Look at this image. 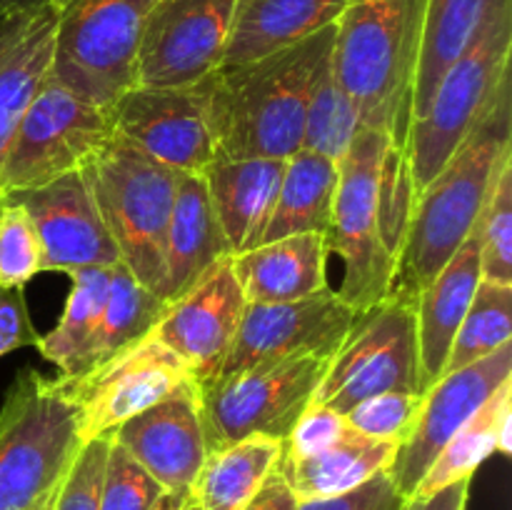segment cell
I'll use <instances>...</instances> for the list:
<instances>
[{"mask_svg":"<svg viewBox=\"0 0 512 510\" xmlns=\"http://www.w3.org/2000/svg\"><path fill=\"white\" fill-rule=\"evenodd\" d=\"M512 155V78L418 195L398 263V288L418 293L473 233L495 178Z\"/></svg>","mask_w":512,"mask_h":510,"instance_id":"7a4b0ae2","label":"cell"},{"mask_svg":"<svg viewBox=\"0 0 512 510\" xmlns=\"http://www.w3.org/2000/svg\"><path fill=\"white\" fill-rule=\"evenodd\" d=\"M483 280L512 285V155L503 163L475 223Z\"/></svg>","mask_w":512,"mask_h":510,"instance_id":"d590c367","label":"cell"},{"mask_svg":"<svg viewBox=\"0 0 512 510\" xmlns=\"http://www.w3.org/2000/svg\"><path fill=\"white\" fill-rule=\"evenodd\" d=\"M355 318L358 313L333 288L290 303H248L215 378L303 355L330 358L353 328Z\"/></svg>","mask_w":512,"mask_h":510,"instance_id":"5bb4252c","label":"cell"},{"mask_svg":"<svg viewBox=\"0 0 512 510\" xmlns=\"http://www.w3.org/2000/svg\"><path fill=\"white\" fill-rule=\"evenodd\" d=\"M283 168L285 160L278 158H233L215 153L213 163L203 170L230 255L248 253L263 243L278 200Z\"/></svg>","mask_w":512,"mask_h":510,"instance_id":"ffe728a7","label":"cell"},{"mask_svg":"<svg viewBox=\"0 0 512 510\" xmlns=\"http://www.w3.org/2000/svg\"><path fill=\"white\" fill-rule=\"evenodd\" d=\"M360 130L363 123H360L358 105L335 78L333 58H330L310 93L303 125V150L340 163Z\"/></svg>","mask_w":512,"mask_h":510,"instance_id":"d6a6232c","label":"cell"},{"mask_svg":"<svg viewBox=\"0 0 512 510\" xmlns=\"http://www.w3.org/2000/svg\"><path fill=\"white\" fill-rule=\"evenodd\" d=\"M283 440L245 438L213 450L193 483L200 510H245L278 470Z\"/></svg>","mask_w":512,"mask_h":510,"instance_id":"4dcf8cb0","label":"cell"},{"mask_svg":"<svg viewBox=\"0 0 512 510\" xmlns=\"http://www.w3.org/2000/svg\"><path fill=\"white\" fill-rule=\"evenodd\" d=\"M512 423V380L500 385L468 420L463 428L445 443L438 458L423 475L410 498H423L458 480H473L475 470L493 453L510 455Z\"/></svg>","mask_w":512,"mask_h":510,"instance_id":"83f0119b","label":"cell"},{"mask_svg":"<svg viewBox=\"0 0 512 510\" xmlns=\"http://www.w3.org/2000/svg\"><path fill=\"white\" fill-rule=\"evenodd\" d=\"M508 380H512V340L478 363L440 375L425 390L418 420L388 470L405 498L410 500L433 460L465 420Z\"/></svg>","mask_w":512,"mask_h":510,"instance_id":"e0dca14e","label":"cell"},{"mask_svg":"<svg viewBox=\"0 0 512 510\" xmlns=\"http://www.w3.org/2000/svg\"><path fill=\"white\" fill-rule=\"evenodd\" d=\"M380 393L425 395L418 345V293L398 288L358 313L330 358L313 403L348 413Z\"/></svg>","mask_w":512,"mask_h":510,"instance_id":"ba28073f","label":"cell"},{"mask_svg":"<svg viewBox=\"0 0 512 510\" xmlns=\"http://www.w3.org/2000/svg\"><path fill=\"white\" fill-rule=\"evenodd\" d=\"M490 5L493 0H425L410 93V123L428 108L443 73L468 48Z\"/></svg>","mask_w":512,"mask_h":510,"instance_id":"4316f807","label":"cell"},{"mask_svg":"<svg viewBox=\"0 0 512 510\" xmlns=\"http://www.w3.org/2000/svg\"><path fill=\"white\" fill-rule=\"evenodd\" d=\"M110 443H113V435L85 440L60 485L53 510H100V488H103Z\"/></svg>","mask_w":512,"mask_h":510,"instance_id":"ab89813d","label":"cell"},{"mask_svg":"<svg viewBox=\"0 0 512 510\" xmlns=\"http://www.w3.org/2000/svg\"><path fill=\"white\" fill-rule=\"evenodd\" d=\"M223 258H230V248L203 173H180L178 195L165 230L163 278L155 295L170 303Z\"/></svg>","mask_w":512,"mask_h":510,"instance_id":"44dd1931","label":"cell"},{"mask_svg":"<svg viewBox=\"0 0 512 510\" xmlns=\"http://www.w3.org/2000/svg\"><path fill=\"white\" fill-rule=\"evenodd\" d=\"M180 510H200L198 500H195V495H193V490H190V495H188V498H185V503L180 505Z\"/></svg>","mask_w":512,"mask_h":510,"instance_id":"c3c4849f","label":"cell"},{"mask_svg":"<svg viewBox=\"0 0 512 510\" xmlns=\"http://www.w3.org/2000/svg\"><path fill=\"white\" fill-rule=\"evenodd\" d=\"M165 305L168 303L160 300L148 285L140 283L123 263H115L110 268V288L105 295L103 315H100L98 333H95L85 373H90L105 360L115 358L125 348L153 333Z\"/></svg>","mask_w":512,"mask_h":510,"instance_id":"1f68e13d","label":"cell"},{"mask_svg":"<svg viewBox=\"0 0 512 510\" xmlns=\"http://www.w3.org/2000/svg\"><path fill=\"white\" fill-rule=\"evenodd\" d=\"M390 138L363 128L338 163L333 220L325 235L328 253L343 260V280L335 293L355 310L388 298L398 278V260L388 253L378 228V173Z\"/></svg>","mask_w":512,"mask_h":510,"instance_id":"9c48e42d","label":"cell"},{"mask_svg":"<svg viewBox=\"0 0 512 510\" xmlns=\"http://www.w3.org/2000/svg\"><path fill=\"white\" fill-rule=\"evenodd\" d=\"M345 5L348 0H240L220 68L250 63L335 25Z\"/></svg>","mask_w":512,"mask_h":510,"instance_id":"d4e9b609","label":"cell"},{"mask_svg":"<svg viewBox=\"0 0 512 510\" xmlns=\"http://www.w3.org/2000/svg\"><path fill=\"white\" fill-rule=\"evenodd\" d=\"M113 130L145 155L178 173H203L218 145L210 128L203 85H133L110 105Z\"/></svg>","mask_w":512,"mask_h":510,"instance_id":"9a60e30c","label":"cell"},{"mask_svg":"<svg viewBox=\"0 0 512 510\" xmlns=\"http://www.w3.org/2000/svg\"><path fill=\"white\" fill-rule=\"evenodd\" d=\"M190 495V490H165L155 505L150 510H180V505L185 503V498Z\"/></svg>","mask_w":512,"mask_h":510,"instance_id":"bcb514c9","label":"cell"},{"mask_svg":"<svg viewBox=\"0 0 512 510\" xmlns=\"http://www.w3.org/2000/svg\"><path fill=\"white\" fill-rule=\"evenodd\" d=\"M55 15L50 75L108 108L138 85V50L155 0H48Z\"/></svg>","mask_w":512,"mask_h":510,"instance_id":"52a82bcc","label":"cell"},{"mask_svg":"<svg viewBox=\"0 0 512 510\" xmlns=\"http://www.w3.org/2000/svg\"><path fill=\"white\" fill-rule=\"evenodd\" d=\"M80 170L118 248L120 263L155 293L163 278L165 230L180 173L145 155L118 133Z\"/></svg>","mask_w":512,"mask_h":510,"instance_id":"8992f818","label":"cell"},{"mask_svg":"<svg viewBox=\"0 0 512 510\" xmlns=\"http://www.w3.org/2000/svg\"><path fill=\"white\" fill-rule=\"evenodd\" d=\"M418 190L405 148L390 143L378 173V228L385 248L400 263L410 220H413Z\"/></svg>","mask_w":512,"mask_h":510,"instance_id":"e575fe53","label":"cell"},{"mask_svg":"<svg viewBox=\"0 0 512 510\" xmlns=\"http://www.w3.org/2000/svg\"><path fill=\"white\" fill-rule=\"evenodd\" d=\"M338 163L300 148L285 160L273 218L263 243L298 233L328 235L333 220Z\"/></svg>","mask_w":512,"mask_h":510,"instance_id":"f1b7e54d","label":"cell"},{"mask_svg":"<svg viewBox=\"0 0 512 510\" xmlns=\"http://www.w3.org/2000/svg\"><path fill=\"white\" fill-rule=\"evenodd\" d=\"M248 305L230 258L218 260L183 295L165 305L155 323V338L188 363L195 383L205 385L220 373Z\"/></svg>","mask_w":512,"mask_h":510,"instance_id":"ac0fdd59","label":"cell"},{"mask_svg":"<svg viewBox=\"0 0 512 510\" xmlns=\"http://www.w3.org/2000/svg\"><path fill=\"white\" fill-rule=\"evenodd\" d=\"M60 383L78 403L80 433L83 440H90L113 435L125 420L153 408L183 385L195 383V378L188 363L150 333L83 378Z\"/></svg>","mask_w":512,"mask_h":510,"instance_id":"4fadbf2b","label":"cell"},{"mask_svg":"<svg viewBox=\"0 0 512 510\" xmlns=\"http://www.w3.org/2000/svg\"><path fill=\"white\" fill-rule=\"evenodd\" d=\"M48 0H0V15L5 13H23V10H33L45 5Z\"/></svg>","mask_w":512,"mask_h":510,"instance_id":"7dc6e473","label":"cell"},{"mask_svg":"<svg viewBox=\"0 0 512 510\" xmlns=\"http://www.w3.org/2000/svg\"><path fill=\"white\" fill-rule=\"evenodd\" d=\"M163 493V485L113 440L105 460L100 510H150Z\"/></svg>","mask_w":512,"mask_h":510,"instance_id":"74e56055","label":"cell"},{"mask_svg":"<svg viewBox=\"0 0 512 510\" xmlns=\"http://www.w3.org/2000/svg\"><path fill=\"white\" fill-rule=\"evenodd\" d=\"M40 333L30 320L25 290L0 285V358L20 348H38Z\"/></svg>","mask_w":512,"mask_h":510,"instance_id":"7bdbcfd3","label":"cell"},{"mask_svg":"<svg viewBox=\"0 0 512 510\" xmlns=\"http://www.w3.org/2000/svg\"><path fill=\"white\" fill-rule=\"evenodd\" d=\"M333 43L335 25H328L298 43L200 80L218 153L278 160L298 153L310 93L333 58Z\"/></svg>","mask_w":512,"mask_h":510,"instance_id":"6da1fadb","label":"cell"},{"mask_svg":"<svg viewBox=\"0 0 512 510\" xmlns=\"http://www.w3.org/2000/svg\"><path fill=\"white\" fill-rule=\"evenodd\" d=\"M400 445L348 428L343 438L305 458H280V475L298 500L333 498L390 470Z\"/></svg>","mask_w":512,"mask_h":510,"instance_id":"484cf974","label":"cell"},{"mask_svg":"<svg viewBox=\"0 0 512 510\" xmlns=\"http://www.w3.org/2000/svg\"><path fill=\"white\" fill-rule=\"evenodd\" d=\"M480 280V238L473 228L440 273L418 290V345L425 390L445 373L453 340Z\"/></svg>","mask_w":512,"mask_h":510,"instance_id":"cb8c5ba5","label":"cell"},{"mask_svg":"<svg viewBox=\"0 0 512 510\" xmlns=\"http://www.w3.org/2000/svg\"><path fill=\"white\" fill-rule=\"evenodd\" d=\"M328 258L325 235L298 233L230 255V263L248 303H290L330 288Z\"/></svg>","mask_w":512,"mask_h":510,"instance_id":"603a6c76","label":"cell"},{"mask_svg":"<svg viewBox=\"0 0 512 510\" xmlns=\"http://www.w3.org/2000/svg\"><path fill=\"white\" fill-rule=\"evenodd\" d=\"M408 498L398 490L393 475L388 470L373 475L358 488L333 498L298 500L295 510H405Z\"/></svg>","mask_w":512,"mask_h":510,"instance_id":"b9f144b4","label":"cell"},{"mask_svg":"<svg viewBox=\"0 0 512 510\" xmlns=\"http://www.w3.org/2000/svg\"><path fill=\"white\" fill-rule=\"evenodd\" d=\"M113 133L108 108L90 103L48 73L15 130L0 180V198L80 170Z\"/></svg>","mask_w":512,"mask_h":510,"instance_id":"8fae6325","label":"cell"},{"mask_svg":"<svg viewBox=\"0 0 512 510\" xmlns=\"http://www.w3.org/2000/svg\"><path fill=\"white\" fill-rule=\"evenodd\" d=\"M330 358L303 355L263 363L198 385L210 453L245 438L285 443L293 425L313 403Z\"/></svg>","mask_w":512,"mask_h":510,"instance_id":"30bf717a","label":"cell"},{"mask_svg":"<svg viewBox=\"0 0 512 510\" xmlns=\"http://www.w3.org/2000/svg\"><path fill=\"white\" fill-rule=\"evenodd\" d=\"M113 440L165 490H193L210 455L198 383L183 385L153 408L125 420L115 428Z\"/></svg>","mask_w":512,"mask_h":510,"instance_id":"d6986e66","label":"cell"},{"mask_svg":"<svg viewBox=\"0 0 512 510\" xmlns=\"http://www.w3.org/2000/svg\"><path fill=\"white\" fill-rule=\"evenodd\" d=\"M33 220L40 243V273H73L120 263L83 170H73L38 188L5 193Z\"/></svg>","mask_w":512,"mask_h":510,"instance_id":"2e32d148","label":"cell"},{"mask_svg":"<svg viewBox=\"0 0 512 510\" xmlns=\"http://www.w3.org/2000/svg\"><path fill=\"white\" fill-rule=\"evenodd\" d=\"M470 483L473 480H458V483L445 485L423 498H410L405 510H465L470 498Z\"/></svg>","mask_w":512,"mask_h":510,"instance_id":"ee69618b","label":"cell"},{"mask_svg":"<svg viewBox=\"0 0 512 510\" xmlns=\"http://www.w3.org/2000/svg\"><path fill=\"white\" fill-rule=\"evenodd\" d=\"M298 508V498L293 495V490L288 488L285 478L280 475V470H275L265 485L260 488V493L250 500V505L245 510H295Z\"/></svg>","mask_w":512,"mask_h":510,"instance_id":"f6af8a7d","label":"cell"},{"mask_svg":"<svg viewBox=\"0 0 512 510\" xmlns=\"http://www.w3.org/2000/svg\"><path fill=\"white\" fill-rule=\"evenodd\" d=\"M240 0H155L138 50V85L190 88L223 63Z\"/></svg>","mask_w":512,"mask_h":510,"instance_id":"7c38bea8","label":"cell"},{"mask_svg":"<svg viewBox=\"0 0 512 510\" xmlns=\"http://www.w3.org/2000/svg\"><path fill=\"white\" fill-rule=\"evenodd\" d=\"M40 275V243L33 220L13 198H0V285H18Z\"/></svg>","mask_w":512,"mask_h":510,"instance_id":"8d00e7d4","label":"cell"},{"mask_svg":"<svg viewBox=\"0 0 512 510\" xmlns=\"http://www.w3.org/2000/svg\"><path fill=\"white\" fill-rule=\"evenodd\" d=\"M512 340V285L480 280L450 348L445 373L488 358ZM443 373V375H445Z\"/></svg>","mask_w":512,"mask_h":510,"instance_id":"836d02e7","label":"cell"},{"mask_svg":"<svg viewBox=\"0 0 512 510\" xmlns=\"http://www.w3.org/2000/svg\"><path fill=\"white\" fill-rule=\"evenodd\" d=\"M83 443L80 408L58 375L20 370L0 405V510H53Z\"/></svg>","mask_w":512,"mask_h":510,"instance_id":"277c9868","label":"cell"},{"mask_svg":"<svg viewBox=\"0 0 512 510\" xmlns=\"http://www.w3.org/2000/svg\"><path fill=\"white\" fill-rule=\"evenodd\" d=\"M348 428V420L340 410L310 403L298 418V423L293 425L288 438H285L283 458H305V455L320 453L338 438H343Z\"/></svg>","mask_w":512,"mask_h":510,"instance_id":"60d3db41","label":"cell"},{"mask_svg":"<svg viewBox=\"0 0 512 510\" xmlns=\"http://www.w3.org/2000/svg\"><path fill=\"white\" fill-rule=\"evenodd\" d=\"M110 268H80L68 273L70 293L65 298L58 325L40 335V358L58 368L60 380L80 378L88 368L105 295L110 288Z\"/></svg>","mask_w":512,"mask_h":510,"instance_id":"f546056e","label":"cell"},{"mask_svg":"<svg viewBox=\"0 0 512 510\" xmlns=\"http://www.w3.org/2000/svg\"><path fill=\"white\" fill-rule=\"evenodd\" d=\"M53 28L50 3L0 15V180L20 118L50 73Z\"/></svg>","mask_w":512,"mask_h":510,"instance_id":"7402d4cb","label":"cell"},{"mask_svg":"<svg viewBox=\"0 0 512 510\" xmlns=\"http://www.w3.org/2000/svg\"><path fill=\"white\" fill-rule=\"evenodd\" d=\"M423 395L418 393H380L353 405L345 415L348 425L368 438L403 445L418 420Z\"/></svg>","mask_w":512,"mask_h":510,"instance_id":"f35d334b","label":"cell"},{"mask_svg":"<svg viewBox=\"0 0 512 510\" xmlns=\"http://www.w3.org/2000/svg\"><path fill=\"white\" fill-rule=\"evenodd\" d=\"M425 0H348L335 23L333 73L363 128L405 148Z\"/></svg>","mask_w":512,"mask_h":510,"instance_id":"3957f363","label":"cell"},{"mask_svg":"<svg viewBox=\"0 0 512 510\" xmlns=\"http://www.w3.org/2000/svg\"><path fill=\"white\" fill-rule=\"evenodd\" d=\"M512 0H493L468 48L443 73L428 108L405 138L418 195L480 123L505 80L512 78Z\"/></svg>","mask_w":512,"mask_h":510,"instance_id":"5b68a950","label":"cell"}]
</instances>
